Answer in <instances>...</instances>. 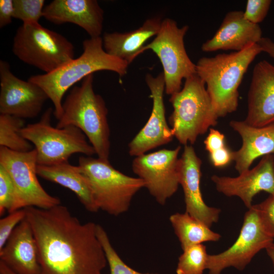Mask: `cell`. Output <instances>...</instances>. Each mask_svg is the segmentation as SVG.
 Here are the masks:
<instances>
[{
    "instance_id": "4dcf8cb0",
    "label": "cell",
    "mask_w": 274,
    "mask_h": 274,
    "mask_svg": "<svg viewBox=\"0 0 274 274\" xmlns=\"http://www.w3.org/2000/svg\"><path fill=\"white\" fill-rule=\"evenodd\" d=\"M271 3L270 0H248L244 12L245 18L251 23L258 24L267 15Z\"/></svg>"
},
{
    "instance_id": "ba28073f",
    "label": "cell",
    "mask_w": 274,
    "mask_h": 274,
    "mask_svg": "<svg viewBox=\"0 0 274 274\" xmlns=\"http://www.w3.org/2000/svg\"><path fill=\"white\" fill-rule=\"evenodd\" d=\"M12 51L25 63L45 74L57 69L75 55L73 44L62 35L39 23L22 24L13 39Z\"/></svg>"
},
{
    "instance_id": "4316f807",
    "label": "cell",
    "mask_w": 274,
    "mask_h": 274,
    "mask_svg": "<svg viewBox=\"0 0 274 274\" xmlns=\"http://www.w3.org/2000/svg\"><path fill=\"white\" fill-rule=\"evenodd\" d=\"M96 232L105 251L110 274H158L142 273L129 267L122 260L114 249L105 229L97 224L96 226Z\"/></svg>"
},
{
    "instance_id": "d590c367",
    "label": "cell",
    "mask_w": 274,
    "mask_h": 274,
    "mask_svg": "<svg viewBox=\"0 0 274 274\" xmlns=\"http://www.w3.org/2000/svg\"><path fill=\"white\" fill-rule=\"evenodd\" d=\"M257 44L262 49V52L266 53L274 59V42L270 38L262 37Z\"/></svg>"
},
{
    "instance_id": "2e32d148",
    "label": "cell",
    "mask_w": 274,
    "mask_h": 274,
    "mask_svg": "<svg viewBox=\"0 0 274 274\" xmlns=\"http://www.w3.org/2000/svg\"><path fill=\"white\" fill-rule=\"evenodd\" d=\"M202 161L192 146L184 147L180 158L179 183L184 195L186 212L211 227L219 220L221 210L207 205L200 188Z\"/></svg>"
},
{
    "instance_id": "d6a6232c",
    "label": "cell",
    "mask_w": 274,
    "mask_h": 274,
    "mask_svg": "<svg viewBox=\"0 0 274 274\" xmlns=\"http://www.w3.org/2000/svg\"><path fill=\"white\" fill-rule=\"evenodd\" d=\"M206 150L211 153L226 146L225 136L219 131L213 128H210L209 133L204 141Z\"/></svg>"
},
{
    "instance_id": "9a60e30c",
    "label": "cell",
    "mask_w": 274,
    "mask_h": 274,
    "mask_svg": "<svg viewBox=\"0 0 274 274\" xmlns=\"http://www.w3.org/2000/svg\"><path fill=\"white\" fill-rule=\"evenodd\" d=\"M212 181L217 191L227 196H237L249 209L253 197L265 191L274 194V155L262 157L256 166L236 177L213 175Z\"/></svg>"
},
{
    "instance_id": "4fadbf2b",
    "label": "cell",
    "mask_w": 274,
    "mask_h": 274,
    "mask_svg": "<svg viewBox=\"0 0 274 274\" xmlns=\"http://www.w3.org/2000/svg\"><path fill=\"white\" fill-rule=\"evenodd\" d=\"M0 113L22 119L33 118L49 97L38 85L14 75L9 63L0 60Z\"/></svg>"
},
{
    "instance_id": "f1b7e54d",
    "label": "cell",
    "mask_w": 274,
    "mask_h": 274,
    "mask_svg": "<svg viewBox=\"0 0 274 274\" xmlns=\"http://www.w3.org/2000/svg\"><path fill=\"white\" fill-rule=\"evenodd\" d=\"M44 0H13V18L23 24L38 23L43 17Z\"/></svg>"
},
{
    "instance_id": "83f0119b",
    "label": "cell",
    "mask_w": 274,
    "mask_h": 274,
    "mask_svg": "<svg viewBox=\"0 0 274 274\" xmlns=\"http://www.w3.org/2000/svg\"><path fill=\"white\" fill-rule=\"evenodd\" d=\"M19 210L15 185L6 169L0 165V215Z\"/></svg>"
},
{
    "instance_id": "7402d4cb",
    "label": "cell",
    "mask_w": 274,
    "mask_h": 274,
    "mask_svg": "<svg viewBox=\"0 0 274 274\" xmlns=\"http://www.w3.org/2000/svg\"><path fill=\"white\" fill-rule=\"evenodd\" d=\"M162 19L155 16L147 19L137 29L123 33L105 32L102 38L103 47L111 55L129 64L139 55L146 42L158 33Z\"/></svg>"
},
{
    "instance_id": "9c48e42d",
    "label": "cell",
    "mask_w": 274,
    "mask_h": 274,
    "mask_svg": "<svg viewBox=\"0 0 274 274\" xmlns=\"http://www.w3.org/2000/svg\"><path fill=\"white\" fill-rule=\"evenodd\" d=\"M188 29V25L179 27L174 20L165 18L157 35L142 50V53L151 50L159 59L163 70L165 92L168 95L179 92L182 80L196 74V64L188 56L184 45V38Z\"/></svg>"
},
{
    "instance_id": "603a6c76",
    "label": "cell",
    "mask_w": 274,
    "mask_h": 274,
    "mask_svg": "<svg viewBox=\"0 0 274 274\" xmlns=\"http://www.w3.org/2000/svg\"><path fill=\"white\" fill-rule=\"evenodd\" d=\"M38 176L73 191L86 210L95 213L99 210L94 201L90 186L78 166L68 161L52 165H37Z\"/></svg>"
},
{
    "instance_id": "e0dca14e",
    "label": "cell",
    "mask_w": 274,
    "mask_h": 274,
    "mask_svg": "<svg viewBox=\"0 0 274 274\" xmlns=\"http://www.w3.org/2000/svg\"><path fill=\"white\" fill-rule=\"evenodd\" d=\"M244 121L255 127L274 123V65L266 60L253 68Z\"/></svg>"
},
{
    "instance_id": "836d02e7",
    "label": "cell",
    "mask_w": 274,
    "mask_h": 274,
    "mask_svg": "<svg viewBox=\"0 0 274 274\" xmlns=\"http://www.w3.org/2000/svg\"><path fill=\"white\" fill-rule=\"evenodd\" d=\"M209 158L213 165L216 167H222L232 160V151L226 146L209 153Z\"/></svg>"
},
{
    "instance_id": "7c38bea8",
    "label": "cell",
    "mask_w": 274,
    "mask_h": 274,
    "mask_svg": "<svg viewBox=\"0 0 274 274\" xmlns=\"http://www.w3.org/2000/svg\"><path fill=\"white\" fill-rule=\"evenodd\" d=\"M181 147L162 149L135 157L132 169L160 205H164L178 190Z\"/></svg>"
},
{
    "instance_id": "8d00e7d4",
    "label": "cell",
    "mask_w": 274,
    "mask_h": 274,
    "mask_svg": "<svg viewBox=\"0 0 274 274\" xmlns=\"http://www.w3.org/2000/svg\"><path fill=\"white\" fill-rule=\"evenodd\" d=\"M267 255L270 257L274 267V242H273L266 249Z\"/></svg>"
},
{
    "instance_id": "d6986e66",
    "label": "cell",
    "mask_w": 274,
    "mask_h": 274,
    "mask_svg": "<svg viewBox=\"0 0 274 274\" xmlns=\"http://www.w3.org/2000/svg\"><path fill=\"white\" fill-rule=\"evenodd\" d=\"M0 261L16 274H40L37 242L26 218L16 227L0 250Z\"/></svg>"
},
{
    "instance_id": "5b68a950",
    "label": "cell",
    "mask_w": 274,
    "mask_h": 274,
    "mask_svg": "<svg viewBox=\"0 0 274 274\" xmlns=\"http://www.w3.org/2000/svg\"><path fill=\"white\" fill-rule=\"evenodd\" d=\"M173 111L169 120L174 136L182 145L197 138L217 123V117L205 83L196 74L185 79L183 87L170 95Z\"/></svg>"
},
{
    "instance_id": "277c9868",
    "label": "cell",
    "mask_w": 274,
    "mask_h": 274,
    "mask_svg": "<svg viewBox=\"0 0 274 274\" xmlns=\"http://www.w3.org/2000/svg\"><path fill=\"white\" fill-rule=\"evenodd\" d=\"M93 75L75 86L62 103V114L56 127L74 126L86 135L98 158L109 161L110 131L108 110L103 98L93 90Z\"/></svg>"
},
{
    "instance_id": "30bf717a",
    "label": "cell",
    "mask_w": 274,
    "mask_h": 274,
    "mask_svg": "<svg viewBox=\"0 0 274 274\" xmlns=\"http://www.w3.org/2000/svg\"><path fill=\"white\" fill-rule=\"evenodd\" d=\"M0 165L7 171L15 185L19 209L28 207L47 209L60 204V199L48 193L38 179L35 149L19 152L0 147Z\"/></svg>"
},
{
    "instance_id": "8fae6325",
    "label": "cell",
    "mask_w": 274,
    "mask_h": 274,
    "mask_svg": "<svg viewBox=\"0 0 274 274\" xmlns=\"http://www.w3.org/2000/svg\"><path fill=\"white\" fill-rule=\"evenodd\" d=\"M273 238L265 231L258 209L252 205L245 213L239 234L234 244L226 250L208 256L207 269L209 274H221L232 267L243 270L260 250L266 249Z\"/></svg>"
},
{
    "instance_id": "5bb4252c",
    "label": "cell",
    "mask_w": 274,
    "mask_h": 274,
    "mask_svg": "<svg viewBox=\"0 0 274 274\" xmlns=\"http://www.w3.org/2000/svg\"><path fill=\"white\" fill-rule=\"evenodd\" d=\"M145 81L151 92L153 106L148 121L128 144L129 155L135 157L169 143L174 137L165 117L163 101L165 83L163 73L156 77L147 74Z\"/></svg>"
},
{
    "instance_id": "1f68e13d",
    "label": "cell",
    "mask_w": 274,
    "mask_h": 274,
    "mask_svg": "<svg viewBox=\"0 0 274 274\" xmlns=\"http://www.w3.org/2000/svg\"><path fill=\"white\" fill-rule=\"evenodd\" d=\"M262 224L266 232L274 238V194L256 204Z\"/></svg>"
},
{
    "instance_id": "74e56055",
    "label": "cell",
    "mask_w": 274,
    "mask_h": 274,
    "mask_svg": "<svg viewBox=\"0 0 274 274\" xmlns=\"http://www.w3.org/2000/svg\"><path fill=\"white\" fill-rule=\"evenodd\" d=\"M0 274H16L5 264L0 261Z\"/></svg>"
},
{
    "instance_id": "6da1fadb",
    "label": "cell",
    "mask_w": 274,
    "mask_h": 274,
    "mask_svg": "<svg viewBox=\"0 0 274 274\" xmlns=\"http://www.w3.org/2000/svg\"><path fill=\"white\" fill-rule=\"evenodd\" d=\"M24 209L38 246L40 274H102L108 262L96 224L82 223L61 204Z\"/></svg>"
},
{
    "instance_id": "d4e9b609",
    "label": "cell",
    "mask_w": 274,
    "mask_h": 274,
    "mask_svg": "<svg viewBox=\"0 0 274 274\" xmlns=\"http://www.w3.org/2000/svg\"><path fill=\"white\" fill-rule=\"evenodd\" d=\"M24 126L23 119L1 114L0 146L19 152L32 150V145L21 133Z\"/></svg>"
},
{
    "instance_id": "484cf974",
    "label": "cell",
    "mask_w": 274,
    "mask_h": 274,
    "mask_svg": "<svg viewBox=\"0 0 274 274\" xmlns=\"http://www.w3.org/2000/svg\"><path fill=\"white\" fill-rule=\"evenodd\" d=\"M179 257L177 274H203L207 269L209 254L202 244L193 245L183 250Z\"/></svg>"
},
{
    "instance_id": "44dd1931",
    "label": "cell",
    "mask_w": 274,
    "mask_h": 274,
    "mask_svg": "<svg viewBox=\"0 0 274 274\" xmlns=\"http://www.w3.org/2000/svg\"><path fill=\"white\" fill-rule=\"evenodd\" d=\"M229 125L242 140L240 149L232 151V160L239 174L249 169L258 157L274 155V123L255 127L244 120H231Z\"/></svg>"
},
{
    "instance_id": "7a4b0ae2",
    "label": "cell",
    "mask_w": 274,
    "mask_h": 274,
    "mask_svg": "<svg viewBox=\"0 0 274 274\" xmlns=\"http://www.w3.org/2000/svg\"><path fill=\"white\" fill-rule=\"evenodd\" d=\"M83 53L47 74L31 76L28 80L39 86L54 105L53 115L59 120L62 114V98L75 83L93 73L110 71L120 77L127 72L129 64L108 54L103 47L102 38H90L82 43Z\"/></svg>"
},
{
    "instance_id": "f546056e",
    "label": "cell",
    "mask_w": 274,
    "mask_h": 274,
    "mask_svg": "<svg viewBox=\"0 0 274 274\" xmlns=\"http://www.w3.org/2000/svg\"><path fill=\"white\" fill-rule=\"evenodd\" d=\"M26 217L24 208L9 213L0 220V250L4 247L16 227Z\"/></svg>"
},
{
    "instance_id": "3957f363",
    "label": "cell",
    "mask_w": 274,
    "mask_h": 274,
    "mask_svg": "<svg viewBox=\"0 0 274 274\" xmlns=\"http://www.w3.org/2000/svg\"><path fill=\"white\" fill-rule=\"evenodd\" d=\"M261 52L257 43H252L239 51L201 57L195 64L196 75L205 83L218 118L237 110L239 86L250 64Z\"/></svg>"
},
{
    "instance_id": "ac0fdd59",
    "label": "cell",
    "mask_w": 274,
    "mask_h": 274,
    "mask_svg": "<svg viewBox=\"0 0 274 274\" xmlns=\"http://www.w3.org/2000/svg\"><path fill=\"white\" fill-rule=\"evenodd\" d=\"M104 15L96 0H54L43 10V17L48 21L56 24L74 23L90 38L100 37Z\"/></svg>"
},
{
    "instance_id": "e575fe53",
    "label": "cell",
    "mask_w": 274,
    "mask_h": 274,
    "mask_svg": "<svg viewBox=\"0 0 274 274\" xmlns=\"http://www.w3.org/2000/svg\"><path fill=\"white\" fill-rule=\"evenodd\" d=\"M14 14L13 0L0 1V28L10 24Z\"/></svg>"
},
{
    "instance_id": "cb8c5ba5",
    "label": "cell",
    "mask_w": 274,
    "mask_h": 274,
    "mask_svg": "<svg viewBox=\"0 0 274 274\" xmlns=\"http://www.w3.org/2000/svg\"><path fill=\"white\" fill-rule=\"evenodd\" d=\"M169 220L183 250L206 242H216L221 235L187 212L172 214Z\"/></svg>"
},
{
    "instance_id": "ffe728a7",
    "label": "cell",
    "mask_w": 274,
    "mask_h": 274,
    "mask_svg": "<svg viewBox=\"0 0 274 274\" xmlns=\"http://www.w3.org/2000/svg\"><path fill=\"white\" fill-rule=\"evenodd\" d=\"M262 38V31L258 24L246 19L244 12L234 10L225 16L214 36L203 43V52L218 50L239 51L252 43H258Z\"/></svg>"
},
{
    "instance_id": "8992f818",
    "label": "cell",
    "mask_w": 274,
    "mask_h": 274,
    "mask_svg": "<svg viewBox=\"0 0 274 274\" xmlns=\"http://www.w3.org/2000/svg\"><path fill=\"white\" fill-rule=\"evenodd\" d=\"M78 166L90 186L98 210L112 216L126 212L133 196L145 187L142 179L127 176L98 157L81 156Z\"/></svg>"
},
{
    "instance_id": "52a82bcc",
    "label": "cell",
    "mask_w": 274,
    "mask_h": 274,
    "mask_svg": "<svg viewBox=\"0 0 274 274\" xmlns=\"http://www.w3.org/2000/svg\"><path fill=\"white\" fill-rule=\"evenodd\" d=\"M54 110L50 107L39 121L28 124L21 130L22 135L35 146L38 165H52L68 161L74 154L87 156L96 154L84 133L74 126L62 128L52 126Z\"/></svg>"
}]
</instances>
